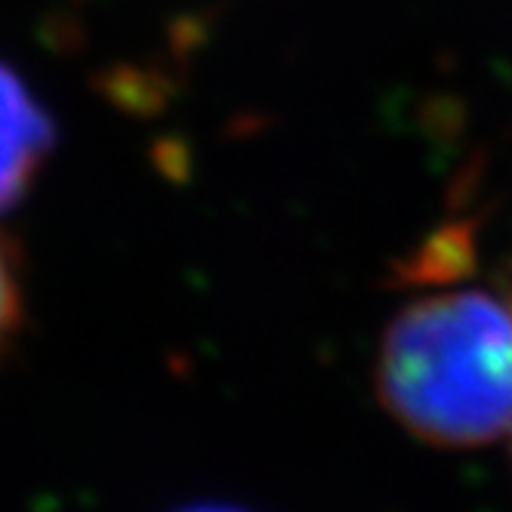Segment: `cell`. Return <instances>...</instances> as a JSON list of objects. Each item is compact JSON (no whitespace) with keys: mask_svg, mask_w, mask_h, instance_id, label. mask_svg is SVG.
<instances>
[{"mask_svg":"<svg viewBox=\"0 0 512 512\" xmlns=\"http://www.w3.org/2000/svg\"><path fill=\"white\" fill-rule=\"evenodd\" d=\"M377 398L435 448H482L512 432V306L488 290L414 300L383 331Z\"/></svg>","mask_w":512,"mask_h":512,"instance_id":"obj_1","label":"cell"},{"mask_svg":"<svg viewBox=\"0 0 512 512\" xmlns=\"http://www.w3.org/2000/svg\"><path fill=\"white\" fill-rule=\"evenodd\" d=\"M56 145L47 105L13 65L0 59V213L19 207Z\"/></svg>","mask_w":512,"mask_h":512,"instance_id":"obj_2","label":"cell"},{"mask_svg":"<svg viewBox=\"0 0 512 512\" xmlns=\"http://www.w3.org/2000/svg\"><path fill=\"white\" fill-rule=\"evenodd\" d=\"M25 297H22V275L13 244L0 235V358L7 355L13 340L22 331Z\"/></svg>","mask_w":512,"mask_h":512,"instance_id":"obj_3","label":"cell"},{"mask_svg":"<svg viewBox=\"0 0 512 512\" xmlns=\"http://www.w3.org/2000/svg\"><path fill=\"white\" fill-rule=\"evenodd\" d=\"M176 512H250V509H241V506H229V503H195V506L176 509Z\"/></svg>","mask_w":512,"mask_h":512,"instance_id":"obj_4","label":"cell"}]
</instances>
